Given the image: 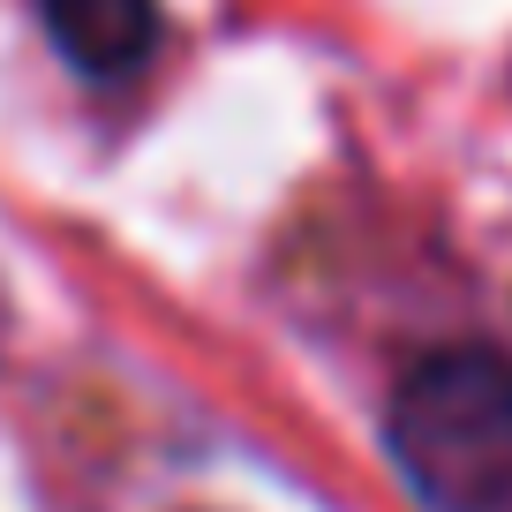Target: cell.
<instances>
[{
  "label": "cell",
  "instance_id": "cell-1",
  "mask_svg": "<svg viewBox=\"0 0 512 512\" xmlns=\"http://www.w3.org/2000/svg\"><path fill=\"white\" fill-rule=\"evenodd\" d=\"M384 445L430 512H512V362L497 347H437L392 392Z\"/></svg>",
  "mask_w": 512,
  "mask_h": 512
},
{
  "label": "cell",
  "instance_id": "cell-2",
  "mask_svg": "<svg viewBox=\"0 0 512 512\" xmlns=\"http://www.w3.org/2000/svg\"><path fill=\"white\" fill-rule=\"evenodd\" d=\"M46 38L91 83H121L159 46V0H38Z\"/></svg>",
  "mask_w": 512,
  "mask_h": 512
}]
</instances>
